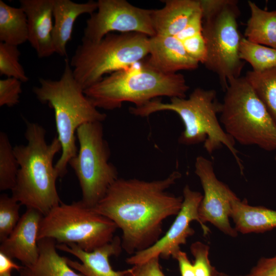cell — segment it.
<instances>
[{
    "label": "cell",
    "mask_w": 276,
    "mask_h": 276,
    "mask_svg": "<svg viewBox=\"0 0 276 276\" xmlns=\"http://www.w3.org/2000/svg\"><path fill=\"white\" fill-rule=\"evenodd\" d=\"M238 1L226 0L221 7L203 17L202 34L206 47L204 65L216 74L225 89L232 79L240 77L244 62L240 57L242 38L237 19Z\"/></svg>",
    "instance_id": "cell-10"
},
{
    "label": "cell",
    "mask_w": 276,
    "mask_h": 276,
    "mask_svg": "<svg viewBox=\"0 0 276 276\" xmlns=\"http://www.w3.org/2000/svg\"><path fill=\"white\" fill-rule=\"evenodd\" d=\"M20 55L17 46L1 42L0 75L27 82L29 78L19 62Z\"/></svg>",
    "instance_id": "cell-27"
},
{
    "label": "cell",
    "mask_w": 276,
    "mask_h": 276,
    "mask_svg": "<svg viewBox=\"0 0 276 276\" xmlns=\"http://www.w3.org/2000/svg\"><path fill=\"white\" fill-rule=\"evenodd\" d=\"M21 204L12 196L3 194L0 196V241L5 240L18 222Z\"/></svg>",
    "instance_id": "cell-28"
},
{
    "label": "cell",
    "mask_w": 276,
    "mask_h": 276,
    "mask_svg": "<svg viewBox=\"0 0 276 276\" xmlns=\"http://www.w3.org/2000/svg\"><path fill=\"white\" fill-rule=\"evenodd\" d=\"M13 148L6 133H0V190H12L19 170Z\"/></svg>",
    "instance_id": "cell-26"
},
{
    "label": "cell",
    "mask_w": 276,
    "mask_h": 276,
    "mask_svg": "<svg viewBox=\"0 0 276 276\" xmlns=\"http://www.w3.org/2000/svg\"><path fill=\"white\" fill-rule=\"evenodd\" d=\"M76 136L79 144L77 154L69 161L82 191L81 201L94 207L119 178L117 168L109 162L110 150L104 138L102 122L80 126Z\"/></svg>",
    "instance_id": "cell-9"
},
{
    "label": "cell",
    "mask_w": 276,
    "mask_h": 276,
    "mask_svg": "<svg viewBox=\"0 0 276 276\" xmlns=\"http://www.w3.org/2000/svg\"><path fill=\"white\" fill-rule=\"evenodd\" d=\"M189 89L183 75L162 73L145 61L104 77L84 93L97 108L113 110L125 102L139 107L159 97L186 98Z\"/></svg>",
    "instance_id": "cell-4"
},
{
    "label": "cell",
    "mask_w": 276,
    "mask_h": 276,
    "mask_svg": "<svg viewBox=\"0 0 276 276\" xmlns=\"http://www.w3.org/2000/svg\"><path fill=\"white\" fill-rule=\"evenodd\" d=\"M252 276H276V255L261 258L249 273Z\"/></svg>",
    "instance_id": "cell-34"
},
{
    "label": "cell",
    "mask_w": 276,
    "mask_h": 276,
    "mask_svg": "<svg viewBox=\"0 0 276 276\" xmlns=\"http://www.w3.org/2000/svg\"><path fill=\"white\" fill-rule=\"evenodd\" d=\"M40 85L33 91L42 103H48L54 111L58 138L62 153L55 165L59 177L67 172L70 159L78 152L76 144L77 129L82 125L104 121L106 114L99 111L84 93L75 78L68 59L61 78L58 80L39 78Z\"/></svg>",
    "instance_id": "cell-5"
},
{
    "label": "cell",
    "mask_w": 276,
    "mask_h": 276,
    "mask_svg": "<svg viewBox=\"0 0 276 276\" xmlns=\"http://www.w3.org/2000/svg\"><path fill=\"white\" fill-rule=\"evenodd\" d=\"M21 82L14 78L0 80V106L12 107L19 103Z\"/></svg>",
    "instance_id": "cell-30"
},
{
    "label": "cell",
    "mask_w": 276,
    "mask_h": 276,
    "mask_svg": "<svg viewBox=\"0 0 276 276\" xmlns=\"http://www.w3.org/2000/svg\"><path fill=\"white\" fill-rule=\"evenodd\" d=\"M22 267V265L20 266L17 264L12 260V259L0 252V275L11 272L13 269L18 272Z\"/></svg>",
    "instance_id": "cell-36"
},
{
    "label": "cell",
    "mask_w": 276,
    "mask_h": 276,
    "mask_svg": "<svg viewBox=\"0 0 276 276\" xmlns=\"http://www.w3.org/2000/svg\"><path fill=\"white\" fill-rule=\"evenodd\" d=\"M173 258L178 262L181 276H195L194 265L190 261L185 252L180 249Z\"/></svg>",
    "instance_id": "cell-35"
},
{
    "label": "cell",
    "mask_w": 276,
    "mask_h": 276,
    "mask_svg": "<svg viewBox=\"0 0 276 276\" xmlns=\"http://www.w3.org/2000/svg\"><path fill=\"white\" fill-rule=\"evenodd\" d=\"M56 242L50 238L38 240L39 256L33 265L24 266L19 276H85L76 272L67 262V258L57 251Z\"/></svg>",
    "instance_id": "cell-20"
},
{
    "label": "cell",
    "mask_w": 276,
    "mask_h": 276,
    "mask_svg": "<svg viewBox=\"0 0 276 276\" xmlns=\"http://www.w3.org/2000/svg\"><path fill=\"white\" fill-rule=\"evenodd\" d=\"M149 37L139 33H109L98 41L82 38L70 62L84 90L104 76L127 68L149 54Z\"/></svg>",
    "instance_id": "cell-7"
},
{
    "label": "cell",
    "mask_w": 276,
    "mask_h": 276,
    "mask_svg": "<svg viewBox=\"0 0 276 276\" xmlns=\"http://www.w3.org/2000/svg\"><path fill=\"white\" fill-rule=\"evenodd\" d=\"M221 103L217 99L214 89L195 88L188 98L174 97L169 103L154 99L139 107H130V113L141 117H147L160 111H172L180 118L184 130L178 142L185 145H193L203 142L205 150L211 154L223 146L234 157L243 173V166L235 147V141L220 125L217 115L220 113Z\"/></svg>",
    "instance_id": "cell-3"
},
{
    "label": "cell",
    "mask_w": 276,
    "mask_h": 276,
    "mask_svg": "<svg viewBox=\"0 0 276 276\" xmlns=\"http://www.w3.org/2000/svg\"><path fill=\"white\" fill-rule=\"evenodd\" d=\"M209 247L208 245L196 241L190 246V251L194 257V267L195 276H223L211 264L209 260Z\"/></svg>",
    "instance_id": "cell-29"
},
{
    "label": "cell",
    "mask_w": 276,
    "mask_h": 276,
    "mask_svg": "<svg viewBox=\"0 0 276 276\" xmlns=\"http://www.w3.org/2000/svg\"><path fill=\"white\" fill-rule=\"evenodd\" d=\"M56 247L77 257L80 262L67 258V262L72 268L85 276H125V270H114L109 262L110 257L118 256L123 249L121 240L118 236L91 252L85 251L75 244H59Z\"/></svg>",
    "instance_id": "cell-16"
},
{
    "label": "cell",
    "mask_w": 276,
    "mask_h": 276,
    "mask_svg": "<svg viewBox=\"0 0 276 276\" xmlns=\"http://www.w3.org/2000/svg\"><path fill=\"white\" fill-rule=\"evenodd\" d=\"M96 12L86 21L82 39L98 41L112 32L139 33L149 37L155 35L153 9L135 7L126 0H99Z\"/></svg>",
    "instance_id": "cell-11"
},
{
    "label": "cell",
    "mask_w": 276,
    "mask_h": 276,
    "mask_svg": "<svg viewBox=\"0 0 276 276\" xmlns=\"http://www.w3.org/2000/svg\"><path fill=\"white\" fill-rule=\"evenodd\" d=\"M240 57L249 63L252 71L262 72L276 67V49L252 42L242 37Z\"/></svg>",
    "instance_id": "cell-25"
},
{
    "label": "cell",
    "mask_w": 276,
    "mask_h": 276,
    "mask_svg": "<svg viewBox=\"0 0 276 276\" xmlns=\"http://www.w3.org/2000/svg\"><path fill=\"white\" fill-rule=\"evenodd\" d=\"M220 113L225 131L235 141L276 150V124L245 77L229 81Z\"/></svg>",
    "instance_id": "cell-6"
},
{
    "label": "cell",
    "mask_w": 276,
    "mask_h": 276,
    "mask_svg": "<svg viewBox=\"0 0 276 276\" xmlns=\"http://www.w3.org/2000/svg\"><path fill=\"white\" fill-rule=\"evenodd\" d=\"M159 256L125 270V276H166L159 262Z\"/></svg>",
    "instance_id": "cell-32"
},
{
    "label": "cell",
    "mask_w": 276,
    "mask_h": 276,
    "mask_svg": "<svg viewBox=\"0 0 276 276\" xmlns=\"http://www.w3.org/2000/svg\"><path fill=\"white\" fill-rule=\"evenodd\" d=\"M250 11L244 31V38L258 44L276 49V10L260 8L252 1L247 2Z\"/></svg>",
    "instance_id": "cell-22"
},
{
    "label": "cell",
    "mask_w": 276,
    "mask_h": 276,
    "mask_svg": "<svg viewBox=\"0 0 276 276\" xmlns=\"http://www.w3.org/2000/svg\"><path fill=\"white\" fill-rule=\"evenodd\" d=\"M203 17L201 10L196 12L191 18L185 28L176 37L180 41L202 32Z\"/></svg>",
    "instance_id": "cell-33"
},
{
    "label": "cell",
    "mask_w": 276,
    "mask_h": 276,
    "mask_svg": "<svg viewBox=\"0 0 276 276\" xmlns=\"http://www.w3.org/2000/svg\"><path fill=\"white\" fill-rule=\"evenodd\" d=\"M182 197L181 208L165 235L150 247L128 258L126 260L127 263L133 266L157 256L164 258L173 257L180 249V246L185 244L187 239L194 234V229L190 226L193 221H197L200 224L204 235L209 234V227L201 222L198 215L202 194L186 185L183 189Z\"/></svg>",
    "instance_id": "cell-13"
},
{
    "label": "cell",
    "mask_w": 276,
    "mask_h": 276,
    "mask_svg": "<svg viewBox=\"0 0 276 276\" xmlns=\"http://www.w3.org/2000/svg\"><path fill=\"white\" fill-rule=\"evenodd\" d=\"M164 6L153 9L152 21L155 35L176 36L192 16L201 9L199 0H165Z\"/></svg>",
    "instance_id": "cell-19"
},
{
    "label": "cell",
    "mask_w": 276,
    "mask_h": 276,
    "mask_svg": "<svg viewBox=\"0 0 276 276\" xmlns=\"http://www.w3.org/2000/svg\"><path fill=\"white\" fill-rule=\"evenodd\" d=\"M181 176L174 171L152 181L119 178L92 209L122 230V248L134 255L155 244L160 239L163 221L179 213L183 197L167 190Z\"/></svg>",
    "instance_id": "cell-1"
},
{
    "label": "cell",
    "mask_w": 276,
    "mask_h": 276,
    "mask_svg": "<svg viewBox=\"0 0 276 276\" xmlns=\"http://www.w3.org/2000/svg\"><path fill=\"white\" fill-rule=\"evenodd\" d=\"M244 77L276 124V67L262 72L249 71Z\"/></svg>",
    "instance_id": "cell-24"
},
{
    "label": "cell",
    "mask_w": 276,
    "mask_h": 276,
    "mask_svg": "<svg viewBox=\"0 0 276 276\" xmlns=\"http://www.w3.org/2000/svg\"><path fill=\"white\" fill-rule=\"evenodd\" d=\"M274 158H275V161H276V154H275V157H274Z\"/></svg>",
    "instance_id": "cell-39"
},
{
    "label": "cell",
    "mask_w": 276,
    "mask_h": 276,
    "mask_svg": "<svg viewBox=\"0 0 276 276\" xmlns=\"http://www.w3.org/2000/svg\"><path fill=\"white\" fill-rule=\"evenodd\" d=\"M181 41L188 54L203 64L206 57V47L202 32Z\"/></svg>",
    "instance_id": "cell-31"
},
{
    "label": "cell",
    "mask_w": 276,
    "mask_h": 276,
    "mask_svg": "<svg viewBox=\"0 0 276 276\" xmlns=\"http://www.w3.org/2000/svg\"><path fill=\"white\" fill-rule=\"evenodd\" d=\"M231 218L235 229L242 234L263 233L276 227V211L250 205L239 198L232 203Z\"/></svg>",
    "instance_id": "cell-21"
},
{
    "label": "cell",
    "mask_w": 276,
    "mask_h": 276,
    "mask_svg": "<svg viewBox=\"0 0 276 276\" xmlns=\"http://www.w3.org/2000/svg\"><path fill=\"white\" fill-rule=\"evenodd\" d=\"M195 173L204 192L198 208L201 222H210L224 234L237 236L238 232L231 226L229 218L232 203L238 197L217 178L212 162L205 157L199 155L196 158Z\"/></svg>",
    "instance_id": "cell-12"
},
{
    "label": "cell",
    "mask_w": 276,
    "mask_h": 276,
    "mask_svg": "<svg viewBox=\"0 0 276 276\" xmlns=\"http://www.w3.org/2000/svg\"><path fill=\"white\" fill-rule=\"evenodd\" d=\"M54 0H20L28 21V41L39 58L55 53L52 39Z\"/></svg>",
    "instance_id": "cell-15"
},
{
    "label": "cell",
    "mask_w": 276,
    "mask_h": 276,
    "mask_svg": "<svg viewBox=\"0 0 276 276\" xmlns=\"http://www.w3.org/2000/svg\"><path fill=\"white\" fill-rule=\"evenodd\" d=\"M43 214L27 208L10 235L0 245V252L18 260L24 266L34 264L39 256L38 235Z\"/></svg>",
    "instance_id": "cell-14"
},
{
    "label": "cell",
    "mask_w": 276,
    "mask_h": 276,
    "mask_svg": "<svg viewBox=\"0 0 276 276\" xmlns=\"http://www.w3.org/2000/svg\"><path fill=\"white\" fill-rule=\"evenodd\" d=\"M149 57L146 61L165 74H175L181 70H194L199 63L186 51L176 36L155 35L149 37Z\"/></svg>",
    "instance_id": "cell-17"
},
{
    "label": "cell",
    "mask_w": 276,
    "mask_h": 276,
    "mask_svg": "<svg viewBox=\"0 0 276 276\" xmlns=\"http://www.w3.org/2000/svg\"><path fill=\"white\" fill-rule=\"evenodd\" d=\"M97 8V2L92 0L83 3L71 0H54L52 39L56 53L62 57L67 56L66 45L71 39L76 20L82 14H93Z\"/></svg>",
    "instance_id": "cell-18"
},
{
    "label": "cell",
    "mask_w": 276,
    "mask_h": 276,
    "mask_svg": "<svg viewBox=\"0 0 276 276\" xmlns=\"http://www.w3.org/2000/svg\"><path fill=\"white\" fill-rule=\"evenodd\" d=\"M26 123L28 143L13 147L19 168L12 196L21 205L45 215L61 203L56 185L59 175L53 159L62 146L57 136L48 144L45 130L41 125Z\"/></svg>",
    "instance_id": "cell-2"
},
{
    "label": "cell",
    "mask_w": 276,
    "mask_h": 276,
    "mask_svg": "<svg viewBox=\"0 0 276 276\" xmlns=\"http://www.w3.org/2000/svg\"><path fill=\"white\" fill-rule=\"evenodd\" d=\"M0 40L17 47L28 41L25 12L20 7H12L2 0H0Z\"/></svg>",
    "instance_id": "cell-23"
},
{
    "label": "cell",
    "mask_w": 276,
    "mask_h": 276,
    "mask_svg": "<svg viewBox=\"0 0 276 276\" xmlns=\"http://www.w3.org/2000/svg\"><path fill=\"white\" fill-rule=\"evenodd\" d=\"M0 276H12L11 275V272H9L3 274H1Z\"/></svg>",
    "instance_id": "cell-37"
},
{
    "label": "cell",
    "mask_w": 276,
    "mask_h": 276,
    "mask_svg": "<svg viewBox=\"0 0 276 276\" xmlns=\"http://www.w3.org/2000/svg\"><path fill=\"white\" fill-rule=\"evenodd\" d=\"M117 228L113 221L81 200L70 204L61 202L43 216L38 240L50 238L59 244H75L91 252L112 241Z\"/></svg>",
    "instance_id": "cell-8"
},
{
    "label": "cell",
    "mask_w": 276,
    "mask_h": 276,
    "mask_svg": "<svg viewBox=\"0 0 276 276\" xmlns=\"http://www.w3.org/2000/svg\"><path fill=\"white\" fill-rule=\"evenodd\" d=\"M223 276H231V275H227V274L224 273V275H223ZM238 276H252V275H251V274H250L249 273V274H246V275H238Z\"/></svg>",
    "instance_id": "cell-38"
}]
</instances>
